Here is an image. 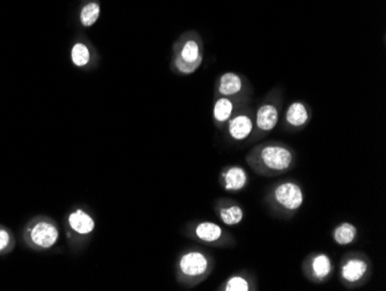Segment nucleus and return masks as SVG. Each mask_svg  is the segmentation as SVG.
Masks as SVG:
<instances>
[{
	"label": "nucleus",
	"instance_id": "obj_1",
	"mask_svg": "<svg viewBox=\"0 0 386 291\" xmlns=\"http://www.w3.org/2000/svg\"><path fill=\"white\" fill-rule=\"evenodd\" d=\"M246 162L257 176H281L295 166L296 153L285 143L266 142L250 150Z\"/></svg>",
	"mask_w": 386,
	"mask_h": 291
},
{
	"label": "nucleus",
	"instance_id": "obj_2",
	"mask_svg": "<svg viewBox=\"0 0 386 291\" xmlns=\"http://www.w3.org/2000/svg\"><path fill=\"white\" fill-rule=\"evenodd\" d=\"M214 267V257L211 254L198 248H190L179 254L176 261V280L185 288H193L206 281Z\"/></svg>",
	"mask_w": 386,
	"mask_h": 291
},
{
	"label": "nucleus",
	"instance_id": "obj_3",
	"mask_svg": "<svg viewBox=\"0 0 386 291\" xmlns=\"http://www.w3.org/2000/svg\"><path fill=\"white\" fill-rule=\"evenodd\" d=\"M61 238V230L57 222L45 216L37 215L28 220L22 230V241L29 250L43 253L57 246Z\"/></svg>",
	"mask_w": 386,
	"mask_h": 291
},
{
	"label": "nucleus",
	"instance_id": "obj_4",
	"mask_svg": "<svg viewBox=\"0 0 386 291\" xmlns=\"http://www.w3.org/2000/svg\"><path fill=\"white\" fill-rule=\"evenodd\" d=\"M63 223L70 250L73 253L84 250V244H87L96 227L93 213L84 207L72 208L65 215Z\"/></svg>",
	"mask_w": 386,
	"mask_h": 291
},
{
	"label": "nucleus",
	"instance_id": "obj_5",
	"mask_svg": "<svg viewBox=\"0 0 386 291\" xmlns=\"http://www.w3.org/2000/svg\"><path fill=\"white\" fill-rule=\"evenodd\" d=\"M269 206L283 218L294 216L304 202L302 187L295 181H283L274 186L269 197Z\"/></svg>",
	"mask_w": 386,
	"mask_h": 291
},
{
	"label": "nucleus",
	"instance_id": "obj_6",
	"mask_svg": "<svg viewBox=\"0 0 386 291\" xmlns=\"http://www.w3.org/2000/svg\"><path fill=\"white\" fill-rule=\"evenodd\" d=\"M184 232L192 241L213 248H234L236 245L235 238L230 232L209 220L191 222L186 225Z\"/></svg>",
	"mask_w": 386,
	"mask_h": 291
},
{
	"label": "nucleus",
	"instance_id": "obj_7",
	"mask_svg": "<svg viewBox=\"0 0 386 291\" xmlns=\"http://www.w3.org/2000/svg\"><path fill=\"white\" fill-rule=\"evenodd\" d=\"M340 266V280L347 288H359L369 281L373 268L369 257L361 252H352L343 257Z\"/></svg>",
	"mask_w": 386,
	"mask_h": 291
},
{
	"label": "nucleus",
	"instance_id": "obj_8",
	"mask_svg": "<svg viewBox=\"0 0 386 291\" xmlns=\"http://www.w3.org/2000/svg\"><path fill=\"white\" fill-rule=\"evenodd\" d=\"M333 269L334 267L331 257L322 252L310 254L303 262V273L313 283H325L329 281Z\"/></svg>",
	"mask_w": 386,
	"mask_h": 291
},
{
	"label": "nucleus",
	"instance_id": "obj_9",
	"mask_svg": "<svg viewBox=\"0 0 386 291\" xmlns=\"http://www.w3.org/2000/svg\"><path fill=\"white\" fill-rule=\"evenodd\" d=\"M248 183V173L242 166L232 165L222 169L220 185L225 192H241Z\"/></svg>",
	"mask_w": 386,
	"mask_h": 291
},
{
	"label": "nucleus",
	"instance_id": "obj_10",
	"mask_svg": "<svg viewBox=\"0 0 386 291\" xmlns=\"http://www.w3.org/2000/svg\"><path fill=\"white\" fill-rule=\"evenodd\" d=\"M215 211L218 213L222 223L228 227H236L242 223L244 220V210L242 206L235 201L225 200V199L216 201Z\"/></svg>",
	"mask_w": 386,
	"mask_h": 291
},
{
	"label": "nucleus",
	"instance_id": "obj_11",
	"mask_svg": "<svg viewBox=\"0 0 386 291\" xmlns=\"http://www.w3.org/2000/svg\"><path fill=\"white\" fill-rule=\"evenodd\" d=\"M228 135L235 142H243L250 139L255 130V121L248 114L232 116L228 122Z\"/></svg>",
	"mask_w": 386,
	"mask_h": 291
},
{
	"label": "nucleus",
	"instance_id": "obj_12",
	"mask_svg": "<svg viewBox=\"0 0 386 291\" xmlns=\"http://www.w3.org/2000/svg\"><path fill=\"white\" fill-rule=\"evenodd\" d=\"M279 122V109L274 104H264L255 113V125L257 132L269 134Z\"/></svg>",
	"mask_w": 386,
	"mask_h": 291
},
{
	"label": "nucleus",
	"instance_id": "obj_13",
	"mask_svg": "<svg viewBox=\"0 0 386 291\" xmlns=\"http://www.w3.org/2000/svg\"><path fill=\"white\" fill-rule=\"evenodd\" d=\"M309 111L302 102H292L285 113V122L288 123L292 128H303L306 123L309 122Z\"/></svg>",
	"mask_w": 386,
	"mask_h": 291
},
{
	"label": "nucleus",
	"instance_id": "obj_14",
	"mask_svg": "<svg viewBox=\"0 0 386 291\" xmlns=\"http://www.w3.org/2000/svg\"><path fill=\"white\" fill-rule=\"evenodd\" d=\"M243 90V80L241 76L234 72H227L218 79V92L221 97H234Z\"/></svg>",
	"mask_w": 386,
	"mask_h": 291
},
{
	"label": "nucleus",
	"instance_id": "obj_15",
	"mask_svg": "<svg viewBox=\"0 0 386 291\" xmlns=\"http://www.w3.org/2000/svg\"><path fill=\"white\" fill-rule=\"evenodd\" d=\"M176 56L181 58L183 61L195 62L200 57H204L202 51V45L199 43L198 40L195 38H188L184 41H181L178 44L177 48H175Z\"/></svg>",
	"mask_w": 386,
	"mask_h": 291
},
{
	"label": "nucleus",
	"instance_id": "obj_16",
	"mask_svg": "<svg viewBox=\"0 0 386 291\" xmlns=\"http://www.w3.org/2000/svg\"><path fill=\"white\" fill-rule=\"evenodd\" d=\"M356 237H357V227L350 222L338 224L332 231V239L339 246L352 244Z\"/></svg>",
	"mask_w": 386,
	"mask_h": 291
},
{
	"label": "nucleus",
	"instance_id": "obj_17",
	"mask_svg": "<svg viewBox=\"0 0 386 291\" xmlns=\"http://www.w3.org/2000/svg\"><path fill=\"white\" fill-rule=\"evenodd\" d=\"M234 109H235V105L232 99H229L228 97H221L215 101L214 108H213V118H214L215 122L218 125L228 122L229 120L232 118Z\"/></svg>",
	"mask_w": 386,
	"mask_h": 291
},
{
	"label": "nucleus",
	"instance_id": "obj_18",
	"mask_svg": "<svg viewBox=\"0 0 386 291\" xmlns=\"http://www.w3.org/2000/svg\"><path fill=\"white\" fill-rule=\"evenodd\" d=\"M222 291H250L255 290V285H252L251 278L248 275L234 274L229 276L220 287Z\"/></svg>",
	"mask_w": 386,
	"mask_h": 291
},
{
	"label": "nucleus",
	"instance_id": "obj_19",
	"mask_svg": "<svg viewBox=\"0 0 386 291\" xmlns=\"http://www.w3.org/2000/svg\"><path fill=\"white\" fill-rule=\"evenodd\" d=\"M70 61L77 68H86L91 64V50L84 42H77L70 48Z\"/></svg>",
	"mask_w": 386,
	"mask_h": 291
},
{
	"label": "nucleus",
	"instance_id": "obj_20",
	"mask_svg": "<svg viewBox=\"0 0 386 291\" xmlns=\"http://www.w3.org/2000/svg\"><path fill=\"white\" fill-rule=\"evenodd\" d=\"M101 13V6L96 1H91L84 5L80 12V24L84 27H91L93 24H96L98 17Z\"/></svg>",
	"mask_w": 386,
	"mask_h": 291
},
{
	"label": "nucleus",
	"instance_id": "obj_21",
	"mask_svg": "<svg viewBox=\"0 0 386 291\" xmlns=\"http://www.w3.org/2000/svg\"><path fill=\"white\" fill-rule=\"evenodd\" d=\"M17 246V238L10 227L0 224V257L12 253Z\"/></svg>",
	"mask_w": 386,
	"mask_h": 291
},
{
	"label": "nucleus",
	"instance_id": "obj_22",
	"mask_svg": "<svg viewBox=\"0 0 386 291\" xmlns=\"http://www.w3.org/2000/svg\"><path fill=\"white\" fill-rule=\"evenodd\" d=\"M202 59H204V57H200L195 62L188 63V62L183 61L181 58L178 57V56L175 55V56H174L172 65H174V68H175L176 71H177L179 75H192V73H195V72L200 68Z\"/></svg>",
	"mask_w": 386,
	"mask_h": 291
}]
</instances>
